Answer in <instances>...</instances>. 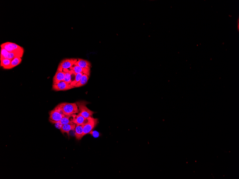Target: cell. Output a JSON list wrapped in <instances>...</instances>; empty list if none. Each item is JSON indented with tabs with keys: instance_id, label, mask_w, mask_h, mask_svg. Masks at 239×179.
I'll return each instance as SVG.
<instances>
[{
	"instance_id": "20",
	"label": "cell",
	"mask_w": 239,
	"mask_h": 179,
	"mask_svg": "<svg viewBox=\"0 0 239 179\" xmlns=\"http://www.w3.org/2000/svg\"><path fill=\"white\" fill-rule=\"evenodd\" d=\"M90 134H91V135L93 136L95 138H97L99 136V132H97L96 131H93L91 132V133Z\"/></svg>"
},
{
	"instance_id": "7",
	"label": "cell",
	"mask_w": 239,
	"mask_h": 179,
	"mask_svg": "<svg viewBox=\"0 0 239 179\" xmlns=\"http://www.w3.org/2000/svg\"><path fill=\"white\" fill-rule=\"evenodd\" d=\"M75 87L68 84L64 81L60 82L58 83L53 84L52 90L56 91H65L75 88Z\"/></svg>"
},
{
	"instance_id": "6",
	"label": "cell",
	"mask_w": 239,
	"mask_h": 179,
	"mask_svg": "<svg viewBox=\"0 0 239 179\" xmlns=\"http://www.w3.org/2000/svg\"><path fill=\"white\" fill-rule=\"evenodd\" d=\"M78 59H65L62 60L60 63L57 70L64 71L70 69H72V67Z\"/></svg>"
},
{
	"instance_id": "5",
	"label": "cell",
	"mask_w": 239,
	"mask_h": 179,
	"mask_svg": "<svg viewBox=\"0 0 239 179\" xmlns=\"http://www.w3.org/2000/svg\"><path fill=\"white\" fill-rule=\"evenodd\" d=\"M1 48L5 49L9 52L24 53V49L22 47L12 42H6L1 45Z\"/></svg>"
},
{
	"instance_id": "19",
	"label": "cell",
	"mask_w": 239,
	"mask_h": 179,
	"mask_svg": "<svg viewBox=\"0 0 239 179\" xmlns=\"http://www.w3.org/2000/svg\"><path fill=\"white\" fill-rule=\"evenodd\" d=\"M83 74H84L83 73H80L76 75H75V79L73 80L70 84L71 85L75 87L76 85V84L78 83L80 81V79H81L82 75Z\"/></svg>"
},
{
	"instance_id": "17",
	"label": "cell",
	"mask_w": 239,
	"mask_h": 179,
	"mask_svg": "<svg viewBox=\"0 0 239 179\" xmlns=\"http://www.w3.org/2000/svg\"><path fill=\"white\" fill-rule=\"evenodd\" d=\"M22 61V58L19 57H16L14 58L11 60L10 66L8 68V69H11L15 67L18 66Z\"/></svg>"
},
{
	"instance_id": "10",
	"label": "cell",
	"mask_w": 239,
	"mask_h": 179,
	"mask_svg": "<svg viewBox=\"0 0 239 179\" xmlns=\"http://www.w3.org/2000/svg\"><path fill=\"white\" fill-rule=\"evenodd\" d=\"M65 77V72L63 71L57 70L53 78V84L58 83L60 82L64 81Z\"/></svg>"
},
{
	"instance_id": "8",
	"label": "cell",
	"mask_w": 239,
	"mask_h": 179,
	"mask_svg": "<svg viewBox=\"0 0 239 179\" xmlns=\"http://www.w3.org/2000/svg\"><path fill=\"white\" fill-rule=\"evenodd\" d=\"M71 70L72 71L74 74L75 75L78 73H82L88 75L89 77L90 75V69L83 68L74 64Z\"/></svg>"
},
{
	"instance_id": "9",
	"label": "cell",
	"mask_w": 239,
	"mask_h": 179,
	"mask_svg": "<svg viewBox=\"0 0 239 179\" xmlns=\"http://www.w3.org/2000/svg\"><path fill=\"white\" fill-rule=\"evenodd\" d=\"M76 125V124L73 123L63 125L60 129V131L62 133H66L69 135V133L71 131L75 130Z\"/></svg>"
},
{
	"instance_id": "2",
	"label": "cell",
	"mask_w": 239,
	"mask_h": 179,
	"mask_svg": "<svg viewBox=\"0 0 239 179\" xmlns=\"http://www.w3.org/2000/svg\"><path fill=\"white\" fill-rule=\"evenodd\" d=\"M76 104L77 105L79 108V113L80 115L85 118L92 117L94 112L87 107V104H89L88 102L80 101L76 102Z\"/></svg>"
},
{
	"instance_id": "4",
	"label": "cell",
	"mask_w": 239,
	"mask_h": 179,
	"mask_svg": "<svg viewBox=\"0 0 239 179\" xmlns=\"http://www.w3.org/2000/svg\"><path fill=\"white\" fill-rule=\"evenodd\" d=\"M98 122L97 118H93L92 117L86 118V122L83 125V136L90 134L97 126Z\"/></svg>"
},
{
	"instance_id": "12",
	"label": "cell",
	"mask_w": 239,
	"mask_h": 179,
	"mask_svg": "<svg viewBox=\"0 0 239 179\" xmlns=\"http://www.w3.org/2000/svg\"><path fill=\"white\" fill-rule=\"evenodd\" d=\"M75 65L84 69H90L91 68V64L90 63L86 60L78 59L77 61L75 63Z\"/></svg>"
},
{
	"instance_id": "1",
	"label": "cell",
	"mask_w": 239,
	"mask_h": 179,
	"mask_svg": "<svg viewBox=\"0 0 239 179\" xmlns=\"http://www.w3.org/2000/svg\"><path fill=\"white\" fill-rule=\"evenodd\" d=\"M65 116H71L79 113V108L76 103H62L58 105Z\"/></svg>"
},
{
	"instance_id": "3",
	"label": "cell",
	"mask_w": 239,
	"mask_h": 179,
	"mask_svg": "<svg viewBox=\"0 0 239 179\" xmlns=\"http://www.w3.org/2000/svg\"><path fill=\"white\" fill-rule=\"evenodd\" d=\"M49 115V120L53 124H54L56 122H59L65 116L61 109L58 105L50 112Z\"/></svg>"
},
{
	"instance_id": "15",
	"label": "cell",
	"mask_w": 239,
	"mask_h": 179,
	"mask_svg": "<svg viewBox=\"0 0 239 179\" xmlns=\"http://www.w3.org/2000/svg\"><path fill=\"white\" fill-rule=\"evenodd\" d=\"M75 115L71 116H65L59 122L62 125H64L72 123Z\"/></svg>"
},
{
	"instance_id": "14",
	"label": "cell",
	"mask_w": 239,
	"mask_h": 179,
	"mask_svg": "<svg viewBox=\"0 0 239 179\" xmlns=\"http://www.w3.org/2000/svg\"><path fill=\"white\" fill-rule=\"evenodd\" d=\"M65 72V77L64 81L68 84H70L73 81L72 76L74 74L72 70H66L63 71Z\"/></svg>"
},
{
	"instance_id": "16",
	"label": "cell",
	"mask_w": 239,
	"mask_h": 179,
	"mask_svg": "<svg viewBox=\"0 0 239 179\" xmlns=\"http://www.w3.org/2000/svg\"><path fill=\"white\" fill-rule=\"evenodd\" d=\"M89 76L86 74L82 75L80 81L75 86V87H80L83 86L88 83Z\"/></svg>"
},
{
	"instance_id": "13",
	"label": "cell",
	"mask_w": 239,
	"mask_h": 179,
	"mask_svg": "<svg viewBox=\"0 0 239 179\" xmlns=\"http://www.w3.org/2000/svg\"><path fill=\"white\" fill-rule=\"evenodd\" d=\"M86 120V118L78 113L77 115L75 114L74 116L73 122L76 125H84Z\"/></svg>"
},
{
	"instance_id": "11",
	"label": "cell",
	"mask_w": 239,
	"mask_h": 179,
	"mask_svg": "<svg viewBox=\"0 0 239 179\" xmlns=\"http://www.w3.org/2000/svg\"><path fill=\"white\" fill-rule=\"evenodd\" d=\"M83 125H76L75 129V136L76 139L79 140L83 137Z\"/></svg>"
},
{
	"instance_id": "18",
	"label": "cell",
	"mask_w": 239,
	"mask_h": 179,
	"mask_svg": "<svg viewBox=\"0 0 239 179\" xmlns=\"http://www.w3.org/2000/svg\"><path fill=\"white\" fill-rule=\"evenodd\" d=\"M11 60L10 59L1 58V66L4 69H8L10 66Z\"/></svg>"
}]
</instances>
